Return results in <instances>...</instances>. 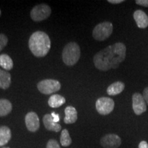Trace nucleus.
Listing matches in <instances>:
<instances>
[{"mask_svg":"<svg viewBox=\"0 0 148 148\" xmlns=\"http://www.w3.org/2000/svg\"><path fill=\"white\" fill-rule=\"evenodd\" d=\"M126 56V47L123 42H116L99 51L93 57V62L97 69L102 71L116 69Z\"/></svg>","mask_w":148,"mask_h":148,"instance_id":"f257e3e1","label":"nucleus"},{"mask_svg":"<svg viewBox=\"0 0 148 148\" xmlns=\"http://www.w3.org/2000/svg\"><path fill=\"white\" fill-rule=\"evenodd\" d=\"M29 48L36 57H44L51 48V40L48 35L42 31H36L29 37Z\"/></svg>","mask_w":148,"mask_h":148,"instance_id":"f03ea898","label":"nucleus"},{"mask_svg":"<svg viewBox=\"0 0 148 148\" xmlns=\"http://www.w3.org/2000/svg\"><path fill=\"white\" fill-rule=\"evenodd\" d=\"M80 54L79 45L75 42H70L66 44L62 50V60L66 65L73 66L79 60Z\"/></svg>","mask_w":148,"mask_h":148,"instance_id":"7ed1b4c3","label":"nucleus"},{"mask_svg":"<svg viewBox=\"0 0 148 148\" xmlns=\"http://www.w3.org/2000/svg\"><path fill=\"white\" fill-rule=\"evenodd\" d=\"M113 31V25L109 21L97 24L92 30V37L97 41H103L109 38Z\"/></svg>","mask_w":148,"mask_h":148,"instance_id":"20e7f679","label":"nucleus"},{"mask_svg":"<svg viewBox=\"0 0 148 148\" xmlns=\"http://www.w3.org/2000/svg\"><path fill=\"white\" fill-rule=\"evenodd\" d=\"M37 88L41 93L49 95L58 91L61 88V84L60 82L56 79H46L38 82Z\"/></svg>","mask_w":148,"mask_h":148,"instance_id":"39448f33","label":"nucleus"},{"mask_svg":"<svg viewBox=\"0 0 148 148\" xmlns=\"http://www.w3.org/2000/svg\"><path fill=\"white\" fill-rule=\"evenodd\" d=\"M51 8L45 3L37 5L32 8L30 12V16L34 21L39 22L45 20L50 16Z\"/></svg>","mask_w":148,"mask_h":148,"instance_id":"423d86ee","label":"nucleus"},{"mask_svg":"<svg viewBox=\"0 0 148 148\" xmlns=\"http://www.w3.org/2000/svg\"><path fill=\"white\" fill-rule=\"evenodd\" d=\"M95 108L99 114L101 115H107L114 110V101L110 97H100L96 101Z\"/></svg>","mask_w":148,"mask_h":148,"instance_id":"0eeeda50","label":"nucleus"},{"mask_svg":"<svg viewBox=\"0 0 148 148\" xmlns=\"http://www.w3.org/2000/svg\"><path fill=\"white\" fill-rule=\"evenodd\" d=\"M132 109L136 115H140L147 110V104L143 96L139 92H135L133 94Z\"/></svg>","mask_w":148,"mask_h":148,"instance_id":"6e6552de","label":"nucleus"},{"mask_svg":"<svg viewBox=\"0 0 148 148\" xmlns=\"http://www.w3.org/2000/svg\"><path fill=\"white\" fill-rule=\"evenodd\" d=\"M100 144L103 148H118L121 144V138L115 134H108L100 140Z\"/></svg>","mask_w":148,"mask_h":148,"instance_id":"1a4fd4ad","label":"nucleus"},{"mask_svg":"<svg viewBox=\"0 0 148 148\" xmlns=\"http://www.w3.org/2000/svg\"><path fill=\"white\" fill-rule=\"evenodd\" d=\"M25 125L27 130L30 132H34L38 130L40 127L39 118L36 112H29L25 115Z\"/></svg>","mask_w":148,"mask_h":148,"instance_id":"9d476101","label":"nucleus"},{"mask_svg":"<svg viewBox=\"0 0 148 148\" xmlns=\"http://www.w3.org/2000/svg\"><path fill=\"white\" fill-rule=\"evenodd\" d=\"M133 17L139 28L145 29L148 26V16L142 10H136L133 14Z\"/></svg>","mask_w":148,"mask_h":148,"instance_id":"9b49d317","label":"nucleus"},{"mask_svg":"<svg viewBox=\"0 0 148 148\" xmlns=\"http://www.w3.org/2000/svg\"><path fill=\"white\" fill-rule=\"evenodd\" d=\"M42 121H43L45 127L47 130L58 132L62 129V127H61V125L58 123H56L53 121L51 114H45L43 116V119H42Z\"/></svg>","mask_w":148,"mask_h":148,"instance_id":"f8f14e48","label":"nucleus"},{"mask_svg":"<svg viewBox=\"0 0 148 148\" xmlns=\"http://www.w3.org/2000/svg\"><path fill=\"white\" fill-rule=\"evenodd\" d=\"M64 113H65V116L64 118V122L66 124H72L77 121V112L73 106H69L66 107Z\"/></svg>","mask_w":148,"mask_h":148,"instance_id":"ddd939ff","label":"nucleus"},{"mask_svg":"<svg viewBox=\"0 0 148 148\" xmlns=\"http://www.w3.org/2000/svg\"><path fill=\"white\" fill-rule=\"evenodd\" d=\"M125 84L121 81H117L111 84L107 88V93L110 96L119 95L124 90Z\"/></svg>","mask_w":148,"mask_h":148,"instance_id":"4468645a","label":"nucleus"},{"mask_svg":"<svg viewBox=\"0 0 148 148\" xmlns=\"http://www.w3.org/2000/svg\"><path fill=\"white\" fill-rule=\"evenodd\" d=\"M12 134L8 127L2 125L0 127V146L6 145L10 140Z\"/></svg>","mask_w":148,"mask_h":148,"instance_id":"2eb2a0df","label":"nucleus"},{"mask_svg":"<svg viewBox=\"0 0 148 148\" xmlns=\"http://www.w3.org/2000/svg\"><path fill=\"white\" fill-rule=\"evenodd\" d=\"M11 75L8 72L0 69V88L5 90L10 87Z\"/></svg>","mask_w":148,"mask_h":148,"instance_id":"dca6fc26","label":"nucleus"},{"mask_svg":"<svg viewBox=\"0 0 148 148\" xmlns=\"http://www.w3.org/2000/svg\"><path fill=\"white\" fill-rule=\"evenodd\" d=\"M65 98L63 96L54 94L52 95L48 99V104L51 108H58L65 103Z\"/></svg>","mask_w":148,"mask_h":148,"instance_id":"f3484780","label":"nucleus"},{"mask_svg":"<svg viewBox=\"0 0 148 148\" xmlns=\"http://www.w3.org/2000/svg\"><path fill=\"white\" fill-rule=\"evenodd\" d=\"M12 110V105L6 99H0V116H5Z\"/></svg>","mask_w":148,"mask_h":148,"instance_id":"a211bd4d","label":"nucleus"},{"mask_svg":"<svg viewBox=\"0 0 148 148\" xmlns=\"http://www.w3.org/2000/svg\"><path fill=\"white\" fill-rule=\"evenodd\" d=\"M0 66L7 71L13 68V61L8 54L2 53L0 55Z\"/></svg>","mask_w":148,"mask_h":148,"instance_id":"6ab92c4d","label":"nucleus"},{"mask_svg":"<svg viewBox=\"0 0 148 148\" xmlns=\"http://www.w3.org/2000/svg\"><path fill=\"white\" fill-rule=\"evenodd\" d=\"M60 141L61 145L63 147H67V146H69L71 144V138L70 137L69 133L66 129L62 130V132H61Z\"/></svg>","mask_w":148,"mask_h":148,"instance_id":"aec40b11","label":"nucleus"},{"mask_svg":"<svg viewBox=\"0 0 148 148\" xmlns=\"http://www.w3.org/2000/svg\"><path fill=\"white\" fill-rule=\"evenodd\" d=\"M8 41V37L5 36V34L0 33V51H2L3 48L6 46Z\"/></svg>","mask_w":148,"mask_h":148,"instance_id":"412c9836","label":"nucleus"},{"mask_svg":"<svg viewBox=\"0 0 148 148\" xmlns=\"http://www.w3.org/2000/svg\"><path fill=\"white\" fill-rule=\"evenodd\" d=\"M46 148H60V145L57 140L54 139H50L47 142Z\"/></svg>","mask_w":148,"mask_h":148,"instance_id":"4be33fe9","label":"nucleus"},{"mask_svg":"<svg viewBox=\"0 0 148 148\" xmlns=\"http://www.w3.org/2000/svg\"><path fill=\"white\" fill-rule=\"evenodd\" d=\"M135 2L137 5L148 8V0H136Z\"/></svg>","mask_w":148,"mask_h":148,"instance_id":"5701e85b","label":"nucleus"},{"mask_svg":"<svg viewBox=\"0 0 148 148\" xmlns=\"http://www.w3.org/2000/svg\"><path fill=\"white\" fill-rule=\"evenodd\" d=\"M51 115L52 116L53 121H54L56 123H58L60 121V116H59L58 114H56L55 112H52L51 113Z\"/></svg>","mask_w":148,"mask_h":148,"instance_id":"b1692460","label":"nucleus"},{"mask_svg":"<svg viewBox=\"0 0 148 148\" xmlns=\"http://www.w3.org/2000/svg\"><path fill=\"white\" fill-rule=\"evenodd\" d=\"M143 96V98H144V99H145L146 103H147V105H148V86L144 89Z\"/></svg>","mask_w":148,"mask_h":148,"instance_id":"393cba45","label":"nucleus"},{"mask_svg":"<svg viewBox=\"0 0 148 148\" xmlns=\"http://www.w3.org/2000/svg\"><path fill=\"white\" fill-rule=\"evenodd\" d=\"M138 148H148V143L145 140H142L138 144Z\"/></svg>","mask_w":148,"mask_h":148,"instance_id":"a878e982","label":"nucleus"},{"mask_svg":"<svg viewBox=\"0 0 148 148\" xmlns=\"http://www.w3.org/2000/svg\"><path fill=\"white\" fill-rule=\"evenodd\" d=\"M108 2L112 4H119V3L124 2V0H108Z\"/></svg>","mask_w":148,"mask_h":148,"instance_id":"bb28decb","label":"nucleus"},{"mask_svg":"<svg viewBox=\"0 0 148 148\" xmlns=\"http://www.w3.org/2000/svg\"><path fill=\"white\" fill-rule=\"evenodd\" d=\"M1 11L0 10V16H1Z\"/></svg>","mask_w":148,"mask_h":148,"instance_id":"cd10ccee","label":"nucleus"},{"mask_svg":"<svg viewBox=\"0 0 148 148\" xmlns=\"http://www.w3.org/2000/svg\"><path fill=\"white\" fill-rule=\"evenodd\" d=\"M2 148H10V147H2Z\"/></svg>","mask_w":148,"mask_h":148,"instance_id":"c85d7f7f","label":"nucleus"}]
</instances>
